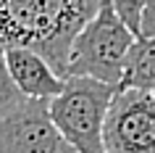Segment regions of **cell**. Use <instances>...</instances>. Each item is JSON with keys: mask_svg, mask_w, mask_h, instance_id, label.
Wrapping results in <instances>:
<instances>
[{"mask_svg": "<svg viewBox=\"0 0 155 153\" xmlns=\"http://www.w3.org/2000/svg\"><path fill=\"white\" fill-rule=\"evenodd\" d=\"M100 5L103 0H0V50H34L66 79L71 45Z\"/></svg>", "mask_w": 155, "mask_h": 153, "instance_id": "1", "label": "cell"}, {"mask_svg": "<svg viewBox=\"0 0 155 153\" xmlns=\"http://www.w3.org/2000/svg\"><path fill=\"white\" fill-rule=\"evenodd\" d=\"M5 56V66L16 90L24 98H34V100H53L63 92L66 79L53 69V66L34 50L26 48H11L3 53Z\"/></svg>", "mask_w": 155, "mask_h": 153, "instance_id": "6", "label": "cell"}, {"mask_svg": "<svg viewBox=\"0 0 155 153\" xmlns=\"http://www.w3.org/2000/svg\"><path fill=\"white\" fill-rule=\"evenodd\" d=\"M108 153H155V95L116 90L105 119Z\"/></svg>", "mask_w": 155, "mask_h": 153, "instance_id": "5", "label": "cell"}, {"mask_svg": "<svg viewBox=\"0 0 155 153\" xmlns=\"http://www.w3.org/2000/svg\"><path fill=\"white\" fill-rule=\"evenodd\" d=\"M134 42H137V34L121 21L113 3L103 0L95 19L76 34L71 45L66 79L68 77H90V79L105 82L110 87H118Z\"/></svg>", "mask_w": 155, "mask_h": 153, "instance_id": "2", "label": "cell"}, {"mask_svg": "<svg viewBox=\"0 0 155 153\" xmlns=\"http://www.w3.org/2000/svg\"><path fill=\"white\" fill-rule=\"evenodd\" d=\"M142 37H155V0H145V16H142Z\"/></svg>", "mask_w": 155, "mask_h": 153, "instance_id": "10", "label": "cell"}, {"mask_svg": "<svg viewBox=\"0 0 155 153\" xmlns=\"http://www.w3.org/2000/svg\"><path fill=\"white\" fill-rule=\"evenodd\" d=\"M16 98H21V92L16 90V85L11 79L8 66H5V56L0 50V103H8V100H16Z\"/></svg>", "mask_w": 155, "mask_h": 153, "instance_id": "9", "label": "cell"}, {"mask_svg": "<svg viewBox=\"0 0 155 153\" xmlns=\"http://www.w3.org/2000/svg\"><path fill=\"white\" fill-rule=\"evenodd\" d=\"M116 87L90 77H68L58 98L50 100V119L74 153H108L105 119Z\"/></svg>", "mask_w": 155, "mask_h": 153, "instance_id": "3", "label": "cell"}, {"mask_svg": "<svg viewBox=\"0 0 155 153\" xmlns=\"http://www.w3.org/2000/svg\"><path fill=\"white\" fill-rule=\"evenodd\" d=\"M0 153H74L50 119V100L0 103Z\"/></svg>", "mask_w": 155, "mask_h": 153, "instance_id": "4", "label": "cell"}, {"mask_svg": "<svg viewBox=\"0 0 155 153\" xmlns=\"http://www.w3.org/2000/svg\"><path fill=\"white\" fill-rule=\"evenodd\" d=\"M116 13L121 16V21L129 26L131 32L142 37V16H145V0H110Z\"/></svg>", "mask_w": 155, "mask_h": 153, "instance_id": "8", "label": "cell"}, {"mask_svg": "<svg viewBox=\"0 0 155 153\" xmlns=\"http://www.w3.org/2000/svg\"><path fill=\"white\" fill-rule=\"evenodd\" d=\"M155 90V37H137L126 61L124 79L116 90Z\"/></svg>", "mask_w": 155, "mask_h": 153, "instance_id": "7", "label": "cell"}, {"mask_svg": "<svg viewBox=\"0 0 155 153\" xmlns=\"http://www.w3.org/2000/svg\"><path fill=\"white\" fill-rule=\"evenodd\" d=\"M153 95H155V90H153Z\"/></svg>", "mask_w": 155, "mask_h": 153, "instance_id": "11", "label": "cell"}]
</instances>
